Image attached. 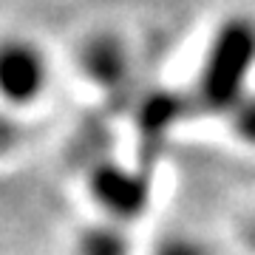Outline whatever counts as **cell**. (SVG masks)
I'll return each mask as SVG.
<instances>
[{"mask_svg": "<svg viewBox=\"0 0 255 255\" xmlns=\"http://www.w3.org/2000/svg\"><path fill=\"white\" fill-rule=\"evenodd\" d=\"M255 68V23L250 17L224 20L204 51L196 91H193V108L204 114H224L236 108L244 100L247 82Z\"/></svg>", "mask_w": 255, "mask_h": 255, "instance_id": "6da1fadb", "label": "cell"}, {"mask_svg": "<svg viewBox=\"0 0 255 255\" xmlns=\"http://www.w3.org/2000/svg\"><path fill=\"white\" fill-rule=\"evenodd\" d=\"M54 68L51 57L34 37L3 34L0 37V105L26 114L37 108L51 91Z\"/></svg>", "mask_w": 255, "mask_h": 255, "instance_id": "7a4b0ae2", "label": "cell"}, {"mask_svg": "<svg viewBox=\"0 0 255 255\" xmlns=\"http://www.w3.org/2000/svg\"><path fill=\"white\" fill-rule=\"evenodd\" d=\"M187 105H193V102L179 97L176 91H153L139 102L136 130H139L142 145L147 147V153H156V150L162 147L167 133H170L176 128V122L184 117Z\"/></svg>", "mask_w": 255, "mask_h": 255, "instance_id": "5b68a950", "label": "cell"}, {"mask_svg": "<svg viewBox=\"0 0 255 255\" xmlns=\"http://www.w3.org/2000/svg\"><path fill=\"white\" fill-rule=\"evenodd\" d=\"M85 187L102 219L125 224V227L145 216L153 196L150 170L117 162V159H100L88 170Z\"/></svg>", "mask_w": 255, "mask_h": 255, "instance_id": "3957f363", "label": "cell"}, {"mask_svg": "<svg viewBox=\"0 0 255 255\" xmlns=\"http://www.w3.org/2000/svg\"><path fill=\"white\" fill-rule=\"evenodd\" d=\"M244 236H247V244H250V247L255 250V219L250 221V224H247V233H244Z\"/></svg>", "mask_w": 255, "mask_h": 255, "instance_id": "30bf717a", "label": "cell"}, {"mask_svg": "<svg viewBox=\"0 0 255 255\" xmlns=\"http://www.w3.org/2000/svg\"><path fill=\"white\" fill-rule=\"evenodd\" d=\"M150 255H213L201 238L190 233H164L153 244Z\"/></svg>", "mask_w": 255, "mask_h": 255, "instance_id": "ba28073f", "label": "cell"}, {"mask_svg": "<svg viewBox=\"0 0 255 255\" xmlns=\"http://www.w3.org/2000/svg\"><path fill=\"white\" fill-rule=\"evenodd\" d=\"M71 255H133V238L125 224L100 216L74 230Z\"/></svg>", "mask_w": 255, "mask_h": 255, "instance_id": "8992f818", "label": "cell"}, {"mask_svg": "<svg viewBox=\"0 0 255 255\" xmlns=\"http://www.w3.org/2000/svg\"><path fill=\"white\" fill-rule=\"evenodd\" d=\"M227 117H230V125H233V133L241 142L255 147V94H247Z\"/></svg>", "mask_w": 255, "mask_h": 255, "instance_id": "9c48e42d", "label": "cell"}, {"mask_svg": "<svg viewBox=\"0 0 255 255\" xmlns=\"http://www.w3.org/2000/svg\"><path fill=\"white\" fill-rule=\"evenodd\" d=\"M77 71L91 88L119 94L130 82V51L117 31H94L77 46Z\"/></svg>", "mask_w": 255, "mask_h": 255, "instance_id": "277c9868", "label": "cell"}, {"mask_svg": "<svg viewBox=\"0 0 255 255\" xmlns=\"http://www.w3.org/2000/svg\"><path fill=\"white\" fill-rule=\"evenodd\" d=\"M26 142V125L23 117L0 105V162L14 156Z\"/></svg>", "mask_w": 255, "mask_h": 255, "instance_id": "52a82bcc", "label": "cell"}]
</instances>
